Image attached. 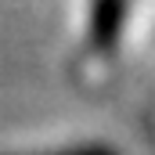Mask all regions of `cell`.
Returning <instances> with one entry per match:
<instances>
[{"instance_id":"2","label":"cell","mask_w":155,"mask_h":155,"mask_svg":"<svg viewBox=\"0 0 155 155\" xmlns=\"http://www.w3.org/2000/svg\"><path fill=\"white\" fill-rule=\"evenodd\" d=\"M47 155H116L108 144H79V148H69V152H47Z\"/></svg>"},{"instance_id":"1","label":"cell","mask_w":155,"mask_h":155,"mask_svg":"<svg viewBox=\"0 0 155 155\" xmlns=\"http://www.w3.org/2000/svg\"><path fill=\"white\" fill-rule=\"evenodd\" d=\"M126 0H90V43L97 51H112L123 36Z\"/></svg>"}]
</instances>
